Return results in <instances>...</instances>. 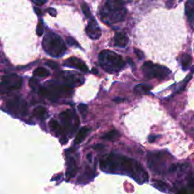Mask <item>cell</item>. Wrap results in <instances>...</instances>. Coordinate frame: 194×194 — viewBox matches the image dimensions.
I'll return each instance as SVG.
<instances>
[{
	"label": "cell",
	"mask_w": 194,
	"mask_h": 194,
	"mask_svg": "<svg viewBox=\"0 0 194 194\" xmlns=\"http://www.w3.org/2000/svg\"><path fill=\"white\" fill-rule=\"evenodd\" d=\"M103 171L117 172L132 177L137 183H144L149 181V175L143 167L133 158L111 153L100 162Z\"/></svg>",
	"instance_id": "obj_1"
},
{
	"label": "cell",
	"mask_w": 194,
	"mask_h": 194,
	"mask_svg": "<svg viewBox=\"0 0 194 194\" xmlns=\"http://www.w3.org/2000/svg\"><path fill=\"white\" fill-rule=\"evenodd\" d=\"M126 13L123 0H106L100 15L103 22L111 24L122 22Z\"/></svg>",
	"instance_id": "obj_2"
},
{
	"label": "cell",
	"mask_w": 194,
	"mask_h": 194,
	"mask_svg": "<svg viewBox=\"0 0 194 194\" xmlns=\"http://www.w3.org/2000/svg\"><path fill=\"white\" fill-rule=\"evenodd\" d=\"M99 61L103 69L110 74L118 73L125 66L121 56L110 50L102 51L99 56Z\"/></svg>",
	"instance_id": "obj_3"
},
{
	"label": "cell",
	"mask_w": 194,
	"mask_h": 194,
	"mask_svg": "<svg viewBox=\"0 0 194 194\" xmlns=\"http://www.w3.org/2000/svg\"><path fill=\"white\" fill-rule=\"evenodd\" d=\"M43 46L44 50L49 56L58 58L61 57L66 52V46L59 35L49 32L43 39Z\"/></svg>",
	"instance_id": "obj_4"
},
{
	"label": "cell",
	"mask_w": 194,
	"mask_h": 194,
	"mask_svg": "<svg viewBox=\"0 0 194 194\" xmlns=\"http://www.w3.org/2000/svg\"><path fill=\"white\" fill-rule=\"evenodd\" d=\"M169 154L164 151L149 153L147 156L148 167L156 174H162L166 167L167 159Z\"/></svg>",
	"instance_id": "obj_5"
},
{
	"label": "cell",
	"mask_w": 194,
	"mask_h": 194,
	"mask_svg": "<svg viewBox=\"0 0 194 194\" xmlns=\"http://www.w3.org/2000/svg\"><path fill=\"white\" fill-rule=\"evenodd\" d=\"M143 72L145 77L149 79L156 78L164 80L167 78L171 74V70L166 67L154 64L152 61H146L143 65Z\"/></svg>",
	"instance_id": "obj_6"
},
{
	"label": "cell",
	"mask_w": 194,
	"mask_h": 194,
	"mask_svg": "<svg viewBox=\"0 0 194 194\" xmlns=\"http://www.w3.org/2000/svg\"><path fill=\"white\" fill-rule=\"evenodd\" d=\"M22 78L16 75L3 76L0 83V92L3 93L19 90L22 86Z\"/></svg>",
	"instance_id": "obj_7"
},
{
	"label": "cell",
	"mask_w": 194,
	"mask_h": 194,
	"mask_svg": "<svg viewBox=\"0 0 194 194\" xmlns=\"http://www.w3.org/2000/svg\"><path fill=\"white\" fill-rule=\"evenodd\" d=\"M6 107L12 113L17 115L25 116L28 112L27 103L19 97L11 99L6 103Z\"/></svg>",
	"instance_id": "obj_8"
},
{
	"label": "cell",
	"mask_w": 194,
	"mask_h": 194,
	"mask_svg": "<svg viewBox=\"0 0 194 194\" xmlns=\"http://www.w3.org/2000/svg\"><path fill=\"white\" fill-rule=\"evenodd\" d=\"M86 32L88 36L92 40H98L101 36V29L99 27L96 21L93 17H90V20L88 23V25L86 26Z\"/></svg>",
	"instance_id": "obj_9"
},
{
	"label": "cell",
	"mask_w": 194,
	"mask_h": 194,
	"mask_svg": "<svg viewBox=\"0 0 194 194\" xmlns=\"http://www.w3.org/2000/svg\"><path fill=\"white\" fill-rule=\"evenodd\" d=\"M64 65L67 67H72L75 68L77 69H79L83 72H88V67L86 66L85 63L82 60L77 59V58L72 57L70 59H67L64 62Z\"/></svg>",
	"instance_id": "obj_10"
},
{
	"label": "cell",
	"mask_w": 194,
	"mask_h": 194,
	"mask_svg": "<svg viewBox=\"0 0 194 194\" xmlns=\"http://www.w3.org/2000/svg\"><path fill=\"white\" fill-rule=\"evenodd\" d=\"M77 167L76 165L75 160L72 157H68L67 161V171H66V177L68 181L71 179L77 173Z\"/></svg>",
	"instance_id": "obj_11"
},
{
	"label": "cell",
	"mask_w": 194,
	"mask_h": 194,
	"mask_svg": "<svg viewBox=\"0 0 194 194\" xmlns=\"http://www.w3.org/2000/svg\"><path fill=\"white\" fill-rule=\"evenodd\" d=\"M128 38L123 33H117L114 35V45L119 48H125L128 46Z\"/></svg>",
	"instance_id": "obj_12"
},
{
	"label": "cell",
	"mask_w": 194,
	"mask_h": 194,
	"mask_svg": "<svg viewBox=\"0 0 194 194\" xmlns=\"http://www.w3.org/2000/svg\"><path fill=\"white\" fill-rule=\"evenodd\" d=\"M59 117L61 121H62L63 124H64L65 128L66 130H69L71 127V121H72V113L69 110L65 111V112H61L59 114Z\"/></svg>",
	"instance_id": "obj_13"
},
{
	"label": "cell",
	"mask_w": 194,
	"mask_h": 194,
	"mask_svg": "<svg viewBox=\"0 0 194 194\" xmlns=\"http://www.w3.org/2000/svg\"><path fill=\"white\" fill-rule=\"evenodd\" d=\"M152 89V86L147 84H137L133 89V92L137 95H145L149 93Z\"/></svg>",
	"instance_id": "obj_14"
},
{
	"label": "cell",
	"mask_w": 194,
	"mask_h": 194,
	"mask_svg": "<svg viewBox=\"0 0 194 194\" xmlns=\"http://www.w3.org/2000/svg\"><path fill=\"white\" fill-rule=\"evenodd\" d=\"M90 131V128L89 127H83L80 130V131L78 132L77 135L76 136L75 140V144H80L85 139V137L88 135Z\"/></svg>",
	"instance_id": "obj_15"
},
{
	"label": "cell",
	"mask_w": 194,
	"mask_h": 194,
	"mask_svg": "<svg viewBox=\"0 0 194 194\" xmlns=\"http://www.w3.org/2000/svg\"><path fill=\"white\" fill-rule=\"evenodd\" d=\"M33 115L37 119L40 120H44L46 119L47 117V110L44 107L39 106L35 108L33 110Z\"/></svg>",
	"instance_id": "obj_16"
},
{
	"label": "cell",
	"mask_w": 194,
	"mask_h": 194,
	"mask_svg": "<svg viewBox=\"0 0 194 194\" xmlns=\"http://www.w3.org/2000/svg\"><path fill=\"white\" fill-rule=\"evenodd\" d=\"M185 12L189 20H191L194 15V0H188L185 6Z\"/></svg>",
	"instance_id": "obj_17"
},
{
	"label": "cell",
	"mask_w": 194,
	"mask_h": 194,
	"mask_svg": "<svg viewBox=\"0 0 194 194\" xmlns=\"http://www.w3.org/2000/svg\"><path fill=\"white\" fill-rule=\"evenodd\" d=\"M119 137H120L119 132L116 130H111V131L108 132L107 133H105L104 136H103V137H102V139L109 141H114L117 140V139H119Z\"/></svg>",
	"instance_id": "obj_18"
},
{
	"label": "cell",
	"mask_w": 194,
	"mask_h": 194,
	"mask_svg": "<svg viewBox=\"0 0 194 194\" xmlns=\"http://www.w3.org/2000/svg\"><path fill=\"white\" fill-rule=\"evenodd\" d=\"M192 59L191 56H190L189 54H183L181 56V66H182V68L184 70H186L187 68L190 67V64H191Z\"/></svg>",
	"instance_id": "obj_19"
},
{
	"label": "cell",
	"mask_w": 194,
	"mask_h": 194,
	"mask_svg": "<svg viewBox=\"0 0 194 194\" xmlns=\"http://www.w3.org/2000/svg\"><path fill=\"white\" fill-rule=\"evenodd\" d=\"M33 75L38 77H47L50 75V73L46 68H42V67H39V68H36L34 71H33Z\"/></svg>",
	"instance_id": "obj_20"
},
{
	"label": "cell",
	"mask_w": 194,
	"mask_h": 194,
	"mask_svg": "<svg viewBox=\"0 0 194 194\" xmlns=\"http://www.w3.org/2000/svg\"><path fill=\"white\" fill-rule=\"evenodd\" d=\"M49 125L50 129L52 130V131H54L56 133H57V134H59V133L61 132V130H62V128H61V125H60L59 124V122L55 119L51 120V121H49Z\"/></svg>",
	"instance_id": "obj_21"
},
{
	"label": "cell",
	"mask_w": 194,
	"mask_h": 194,
	"mask_svg": "<svg viewBox=\"0 0 194 194\" xmlns=\"http://www.w3.org/2000/svg\"><path fill=\"white\" fill-rule=\"evenodd\" d=\"M153 186H154V187L161 190L162 192H166L167 188H168L166 183L162 182V181H156V183L153 184Z\"/></svg>",
	"instance_id": "obj_22"
},
{
	"label": "cell",
	"mask_w": 194,
	"mask_h": 194,
	"mask_svg": "<svg viewBox=\"0 0 194 194\" xmlns=\"http://www.w3.org/2000/svg\"><path fill=\"white\" fill-rule=\"evenodd\" d=\"M81 9H82L83 13L85 15V16L86 17H88V18H90V17H92L91 16V12H90V10L89 6L86 5V3L83 2L82 4H81Z\"/></svg>",
	"instance_id": "obj_23"
},
{
	"label": "cell",
	"mask_w": 194,
	"mask_h": 194,
	"mask_svg": "<svg viewBox=\"0 0 194 194\" xmlns=\"http://www.w3.org/2000/svg\"><path fill=\"white\" fill-rule=\"evenodd\" d=\"M77 109H78V111L80 112V113L83 115V117H85L86 113H87V109H88L87 105H86V104L80 103L79 104Z\"/></svg>",
	"instance_id": "obj_24"
},
{
	"label": "cell",
	"mask_w": 194,
	"mask_h": 194,
	"mask_svg": "<svg viewBox=\"0 0 194 194\" xmlns=\"http://www.w3.org/2000/svg\"><path fill=\"white\" fill-rule=\"evenodd\" d=\"M44 33V25L43 21H40L37 24V27H36V33L39 36H43Z\"/></svg>",
	"instance_id": "obj_25"
},
{
	"label": "cell",
	"mask_w": 194,
	"mask_h": 194,
	"mask_svg": "<svg viewBox=\"0 0 194 194\" xmlns=\"http://www.w3.org/2000/svg\"><path fill=\"white\" fill-rule=\"evenodd\" d=\"M30 86H31L33 90H36L37 87L40 88L39 87L38 82L36 81V80H35V79L33 78L31 79V80H30Z\"/></svg>",
	"instance_id": "obj_26"
},
{
	"label": "cell",
	"mask_w": 194,
	"mask_h": 194,
	"mask_svg": "<svg viewBox=\"0 0 194 194\" xmlns=\"http://www.w3.org/2000/svg\"><path fill=\"white\" fill-rule=\"evenodd\" d=\"M46 65L48 67H49V68H52V69H56V68H58V67H59V65H58L57 63L52 61H47V62L46 63Z\"/></svg>",
	"instance_id": "obj_27"
},
{
	"label": "cell",
	"mask_w": 194,
	"mask_h": 194,
	"mask_svg": "<svg viewBox=\"0 0 194 194\" xmlns=\"http://www.w3.org/2000/svg\"><path fill=\"white\" fill-rule=\"evenodd\" d=\"M67 43L69 44L70 46H78V44H77V42H76L75 39L70 37V36H68V37H67Z\"/></svg>",
	"instance_id": "obj_28"
},
{
	"label": "cell",
	"mask_w": 194,
	"mask_h": 194,
	"mask_svg": "<svg viewBox=\"0 0 194 194\" xmlns=\"http://www.w3.org/2000/svg\"><path fill=\"white\" fill-rule=\"evenodd\" d=\"M134 52H135V54L137 55V57H138V59H143V58H144V55H143V52H141L140 49H134Z\"/></svg>",
	"instance_id": "obj_29"
},
{
	"label": "cell",
	"mask_w": 194,
	"mask_h": 194,
	"mask_svg": "<svg viewBox=\"0 0 194 194\" xmlns=\"http://www.w3.org/2000/svg\"><path fill=\"white\" fill-rule=\"evenodd\" d=\"M47 12H48L49 15L52 17H56V15H57V12H56V10L53 8H49L48 9H47Z\"/></svg>",
	"instance_id": "obj_30"
},
{
	"label": "cell",
	"mask_w": 194,
	"mask_h": 194,
	"mask_svg": "<svg viewBox=\"0 0 194 194\" xmlns=\"http://www.w3.org/2000/svg\"><path fill=\"white\" fill-rule=\"evenodd\" d=\"M37 6H43L47 2V0H31Z\"/></svg>",
	"instance_id": "obj_31"
},
{
	"label": "cell",
	"mask_w": 194,
	"mask_h": 194,
	"mask_svg": "<svg viewBox=\"0 0 194 194\" xmlns=\"http://www.w3.org/2000/svg\"><path fill=\"white\" fill-rule=\"evenodd\" d=\"M158 136H150V137H149V143H153L156 141V140L157 138H158Z\"/></svg>",
	"instance_id": "obj_32"
},
{
	"label": "cell",
	"mask_w": 194,
	"mask_h": 194,
	"mask_svg": "<svg viewBox=\"0 0 194 194\" xmlns=\"http://www.w3.org/2000/svg\"><path fill=\"white\" fill-rule=\"evenodd\" d=\"M124 99H122V98H120V97H117V98H115L114 99V102H116V103H120V102H123L124 101Z\"/></svg>",
	"instance_id": "obj_33"
},
{
	"label": "cell",
	"mask_w": 194,
	"mask_h": 194,
	"mask_svg": "<svg viewBox=\"0 0 194 194\" xmlns=\"http://www.w3.org/2000/svg\"><path fill=\"white\" fill-rule=\"evenodd\" d=\"M34 11H35V12H36V14H37L38 15H42V11L40 9H39L38 8H34Z\"/></svg>",
	"instance_id": "obj_34"
},
{
	"label": "cell",
	"mask_w": 194,
	"mask_h": 194,
	"mask_svg": "<svg viewBox=\"0 0 194 194\" xmlns=\"http://www.w3.org/2000/svg\"><path fill=\"white\" fill-rule=\"evenodd\" d=\"M95 149H103L104 148V145H103V144H98V145H96V146H95Z\"/></svg>",
	"instance_id": "obj_35"
},
{
	"label": "cell",
	"mask_w": 194,
	"mask_h": 194,
	"mask_svg": "<svg viewBox=\"0 0 194 194\" xmlns=\"http://www.w3.org/2000/svg\"><path fill=\"white\" fill-rule=\"evenodd\" d=\"M128 62H129V64L131 65L132 67H134V64H133V61H132V60L130 59V58H128Z\"/></svg>",
	"instance_id": "obj_36"
},
{
	"label": "cell",
	"mask_w": 194,
	"mask_h": 194,
	"mask_svg": "<svg viewBox=\"0 0 194 194\" xmlns=\"http://www.w3.org/2000/svg\"><path fill=\"white\" fill-rule=\"evenodd\" d=\"M91 156H92L91 154H89L87 156V159H89L90 162H91Z\"/></svg>",
	"instance_id": "obj_37"
}]
</instances>
